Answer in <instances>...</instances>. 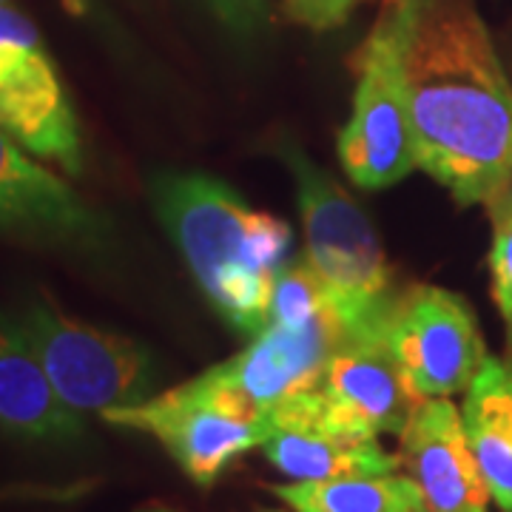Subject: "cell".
Listing matches in <instances>:
<instances>
[{"label":"cell","mask_w":512,"mask_h":512,"mask_svg":"<svg viewBox=\"0 0 512 512\" xmlns=\"http://www.w3.org/2000/svg\"><path fill=\"white\" fill-rule=\"evenodd\" d=\"M461 419L495 507L512 512V365L490 356L464 393Z\"/></svg>","instance_id":"4fadbf2b"},{"label":"cell","mask_w":512,"mask_h":512,"mask_svg":"<svg viewBox=\"0 0 512 512\" xmlns=\"http://www.w3.org/2000/svg\"><path fill=\"white\" fill-rule=\"evenodd\" d=\"M416 0H382L370 35L350 55L356 74L353 114L339 131L336 151L350 183L379 191L404 180L416 163L404 52Z\"/></svg>","instance_id":"277c9868"},{"label":"cell","mask_w":512,"mask_h":512,"mask_svg":"<svg viewBox=\"0 0 512 512\" xmlns=\"http://www.w3.org/2000/svg\"><path fill=\"white\" fill-rule=\"evenodd\" d=\"M15 322L32 342L60 402L77 416L137 404L151 396L154 359L140 342L63 313L52 296L26 302Z\"/></svg>","instance_id":"8992f818"},{"label":"cell","mask_w":512,"mask_h":512,"mask_svg":"<svg viewBox=\"0 0 512 512\" xmlns=\"http://www.w3.org/2000/svg\"><path fill=\"white\" fill-rule=\"evenodd\" d=\"M348 336L339 313H325L302 328L268 325L242 353L202 373L268 413L282 399L322 382L330 356Z\"/></svg>","instance_id":"9c48e42d"},{"label":"cell","mask_w":512,"mask_h":512,"mask_svg":"<svg viewBox=\"0 0 512 512\" xmlns=\"http://www.w3.org/2000/svg\"><path fill=\"white\" fill-rule=\"evenodd\" d=\"M362 0H279V12L288 23L311 32H333L345 26Z\"/></svg>","instance_id":"ac0fdd59"},{"label":"cell","mask_w":512,"mask_h":512,"mask_svg":"<svg viewBox=\"0 0 512 512\" xmlns=\"http://www.w3.org/2000/svg\"><path fill=\"white\" fill-rule=\"evenodd\" d=\"M279 154L296 183L305 231L302 256L325 282L339 319L348 333L387 322L402 288H396L370 217L302 148L285 146Z\"/></svg>","instance_id":"3957f363"},{"label":"cell","mask_w":512,"mask_h":512,"mask_svg":"<svg viewBox=\"0 0 512 512\" xmlns=\"http://www.w3.org/2000/svg\"><path fill=\"white\" fill-rule=\"evenodd\" d=\"M0 430L32 441L83 436V416L60 402L15 316H0Z\"/></svg>","instance_id":"7c38bea8"},{"label":"cell","mask_w":512,"mask_h":512,"mask_svg":"<svg viewBox=\"0 0 512 512\" xmlns=\"http://www.w3.org/2000/svg\"><path fill=\"white\" fill-rule=\"evenodd\" d=\"M404 74L416 163L467 205L512 180V80L473 0H416Z\"/></svg>","instance_id":"6da1fadb"},{"label":"cell","mask_w":512,"mask_h":512,"mask_svg":"<svg viewBox=\"0 0 512 512\" xmlns=\"http://www.w3.org/2000/svg\"><path fill=\"white\" fill-rule=\"evenodd\" d=\"M92 484L80 481V484H3L0 487V507L9 504H32V501H74L83 493H89Z\"/></svg>","instance_id":"ffe728a7"},{"label":"cell","mask_w":512,"mask_h":512,"mask_svg":"<svg viewBox=\"0 0 512 512\" xmlns=\"http://www.w3.org/2000/svg\"><path fill=\"white\" fill-rule=\"evenodd\" d=\"M262 453L293 481H339L402 470L399 453H387L379 439H342L316 427H279L262 444Z\"/></svg>","instance_id":"5bb4252c"},{"label":"cell","mask_w":512,"mask_h":512,"mask_svg":"<svg viewBox=\"0 0 512 512\" xmlns=\"http://www.w3.org/2000/svg\"><path fill=\"white\" fill-rule=\"evenodd\" d=\"M390 345L421 402L467 393L490 359L473 305L439 285L402 288L390 316Z\"/></svg>","instance_id":"ba28073f"},{"label":"cell","mask_w":512,"mask_h":512,"mask_svg":"<svg viewBox=\"0 0 512 512\" xmlns=\"http://www.w3.org/2000/svg\"><path fill=\"white\" fill-rule=\"evenodd\" d=\"M293 512H433L416 481L402 473L271 487Z\"/></svg>","instance_id":"9a60e30c"},{"label":"cell","mask_w":512,"mask_h":512,"mask_svg":"<svg viewBox=\"0 0 512 512\" xmlns=\"http://www.w3.org/2000/svg\"><path fill=\"white\" fill-rule=\"evenodd\" d=\"M0 231L94 245L103 220L0 128Z\"/></svg>","instance_id":"8fae6325"},{"label":"cell","mask_w":512,"mask_h":512,"mask_svg":"<svg viewBox=\"0 0 512 512\" xmlns=\"http://www.w3.org/2000/svg\"><path fill=\"white\" fill-rule=\"evenodd\" d=\"M399 461L433 512H490L493 495L450 399H424L416 407L399 433Z\"/></svg>","instance_id":"30bf717a"},{"label":"cell","mask_w":512,"mask_h":512,"mask_svg":"<svg viewBox=\"0 0 512 512\" xmlns=\"http://www.w3.org/2000/svg\"><path fill=\"white\" fill-rule=\"evenodd\" d=\"M487 214H490V220L493 222L512 220V180L507 183V188L487 205Z\"/></svg>","instance_id":"44dd1931"},{"label":"cell","mask_w":512,"mask_h":512,"mask_svg":"<svg viewBox=\"0 0 512 512\" xmlns=\"http://www.w3.org/2000/svg\"><path fill=\"white\" fill-rule=\"evenodd\" d=\"M137 512H177V510H171V507H160V504H154V507H143V510H137Z\"/></svg>","instance_id":"7402d4cb"},{"label":"cell","mask_w":512,"mask_h":512,"mask_svg":"<svg viewBox=\"0 0 512 512\" xmlns=\"http://www.w3.org/2000/svg\"><path fill=\"white\" fill-rule=\"evenodd\" d=\"M490 293L504 328L507 350L512 353V220L493 222V248H490Z\"/></svg>","instance_id":"e0dca14e"},{"label":"cell","mask_w":512,"mask_h":512,"mask_svg":"<svg viewBox=\"0 0 512 512\" xmlns=\"http://www.w3.org/2000/svg\"><path fill=\"white\" fill-rule=\"evenodd\" d=\"M151 200L214 311L251 339L268 328L271 288L288 262L291 225L256 211L231 185L205 174H157Z\"/></svg>","instance_id":"7a4b0ae2"},{"label":"cell","mask_w":512,"mask_h":512,"mask_svg":"<svg viewBox=\"0 0 512 512\" xmlns=\"http://www.w3.org/2000/svg\"><path fill=\"white\" fill-rule=\"evenodd\" d=\"M100 419L160 441L200 487L217 484L239 456L262 447L271 436V424L259 407L214 384L205 373L160 396L103 410Z\"/></svg>","instance_id":"5b68a950"},{"label":"cell","mask_w":512,"mask_h":512,"mask_svg":"<svg viewBox=\"0 0 512 512\" xmlns=\"http://www.w3.org/2000/svg\"><path fill=\"white\" fill-rule=\"evenodd\" d=\"M202 3L228 32L239 37L256 35L268 15V0H202Z\"/></svg>","instance_id":"d6986e66"},{"label":"cell","mask_w":512,"mask_h":512,"mask_svg":"<svg viewBox=\"0 0 512 512\" xmlns=\"http://www.w3.org/2000/svg\"><path fill=\"white\" fill-rule=\"evenodd\" d=\"M0 128L40 163L83 168L80 128L35 23L0 3Z\"/></svg>","instance_id":"52a82bcc"},{"label":"cell","mask_w":512,"mask_h":512,"mask_svg":"<svg viewBox=\"0 0 512 512\" xmlns=\"http://www.w3.org/2000/svg\"><path fill=\"white\" fill-rule=\"evenodd\" d=\"M325 313H336L330 291L319 274L302 259L285 262L274 276L271 305H268V325L282 328H302L311 325Z\"/></svg>","instance_id":"2e32d148"},{"label":"cell","mask_w":512,"mask_h":512,"mask_svg":"<svg viewBox=\"0 0 512 512\" xmlns=\"http://www.w3.org/2000/svg\"><path fill=\"white\" fill-rule=\"evenodd\" d=\"M259 512H279V510H259Z\"/></svg>","instance_id":"603a6c76"}]
</instances>
